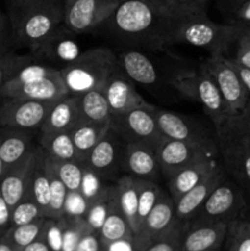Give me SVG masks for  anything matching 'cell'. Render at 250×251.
<instances>
[{"label":"cell","mask_w":250,"mask_h":251,"mask_svg":"<svg viewBox=\"0 0 250 251\" xmlns=\"http://www.w3.org/2000/svg\"><path fill=\"white\" fill-rule=\"evenodd\" d=\"M227 251H250V216L248 213L228 223Z\"/></svg>","instance_id":"36"},{"label":"cell","mask_w":250,"mask_h":251,"mask_svg":"<svg viewBox=\"0 0 250 251\" xmlns=\"http://www.w3.org/2000/svg\"><path fill=\"white\" fill-rule=\"evenodd\" d=\"M80 98L81 119L96 123H110V110L102 90H92L77 95Z\"/></svg>","instance_id":"32"},{"label":"cell","mask_w":250,"mask_h":251,"mask_svg":"<svg viewBox=\"0 0 250 251\" xmlns=\"http://www.w3.org/2000/svg\"><path fill=\"white\" fill-rule=\"evenodd\" d=\"M68 95V87L61 77L60 71L32 82L4 83L0 88V100L26 98L42 102H56Z\"/></svg>","instance_id":"17"},{"label":"cell","mask_w":250,"mask_h":251,"mask_svg":"<svg viewBox=\"0 0 250 251\" xmlns=\"http://www.w3.org/2000/svg\"><path fill=\"white\" fill-rule=\"evenodd\" d=\"M234 47V54L229 58L238 65L250 69V29L243 28L242 34Z\"/></svg>","instance_id":"44"},{"label":"cell","mask_w":250,"mask_h":251,"mask_svg":"<svg viewBox=\"0 0 250 251\" xmlns=\"http://www.w3.org/2000/svg\"><path fill=\"white\" fill-rule=\"evenodd\" d=\"M154 117L162 136L190 142L211 150H218L217 139H212L201 126L178 113L154 108Z\"/></svg>","instance_id":"14"},{"label":"cell","mask_w":250,"mask_h":251,"mask_svg":"<svg viewBox=\"0 0 250 251\" xmlns=\"http://www.w3.org/2000/svg\"><path fill=\"white\" fill-rule=\"evenodd\" d=\"M123 176L145 180L158 181L162 176L156 149L145 144L127 142L122 162Z\"/></svg>","instance_id":"20"},{"label":"cell","mask_w":250,"mask_h":251,"mask_svg":"<svg viewBox=\"0 0 250 251\" xmlns=\"http://www.w3.org/2000/svg\"><path fill=\"white\" fill-rule=\"evenodd\" d=\"M38 145L49 158L56 161H78L70 131L39 134Z\"/></svg>","instance_id":"31"},{"label":"cell","mask_w":250,"mask_h":251,"mask_svg":"<svg viewBox=\"0 0 250 251\" xmlns=\"http://www.w3.org/2000/svg\"><path fill=\"white\" fill-rule=\"evenodd\" d=\"M159 1L174 19H181L189 15L207 12V5L210 0H159Z\"/></svg>","instance_id":"40"},{"label":"cell","mask_w":250,"mask_h":251,"mask_svg":"<svg viewBox=\"0 0 250 251\" xmlns=\"http://www.w3.org/2000/svg\"><path fill=\"white\" fill-rule=\"evenodd\" d=\"M4 82H5V73H4V68H2L1 60H0V88H1V86L4 85Z\"/></svg>","instance_id":"54"},{"label":"cell","mask_w":250,"mask_h":251,"mask_svg":"<svg viewBox=\"0 0 250 251\" xmlns=\"http://www.w3.org/2000/svg\"><path fill=\"white\" fill-rule=\"evenodd\" d=\"M118 66V56L108 48H92L81 53L63 69L61 77L70 95H81L104 88Z\"/></svg>","instance_id":"4"},{"label":"cell","mask_w":250,"mask_h":251,"mask_svg":"<svg viewBox=\"0 0 250 251\" xmlns=\"http://www.w3.org/2000/svg\"><path fill=\"white\" fill-rule=\"evenodd\" d=\"M39 132L0 126V157L4 169L28 156L38 147Z\"/></svg>","instance_id":"23"},{"label":"cell","mask_w":250,"mask_h":251,"mask_svg":"<svg viewBox=\"0 0 250 251\" xmlns=\"http://www.w3.org/2000/svg\"><path fill=\"white\" fill-rule=\"evenodd\" d=\"M243 28L233 22L218 24L205 14L189 15L174 21L172 31V46L188 44L202 48L210 55H227L235 46Z\"/></svg>","instance_id":"2"},{"label":"cell","mask_w":250,"mask_h":251,"mask_svg":"<svg viewBox=\"0 0 250 251\" xmlns=\"http://www.w3.org/2000/svg\"><path fill=\"white\" fill-rule=\"evenodd\" d=\"M234 63V61H233ZM234 66L235 69H237L238 74H239L240 78H242L243 83H244L245 88H247L248 93H249L250 96V69H247V68H243V66L238 65V64L234 63Z\"/></svg>","instance_id":"51"},{"label":"cell","mask_w":250,"mask_h":251,"mask_svg":"<svg viewBox=\"0 0 250 251\" xmlns=\"http://www.w3.org/2000/svg\"><path fill=\"white\" fill-rule=\"evenodd\" d=\"M216 139L223 169L250 199V137L218 131Z\"/></svg>","instance_id":"8"},{"label":"cell","mask_w":250,"mask_h":251,"mask_svg":"<svg viewBox=\"0 0 250 251\" xmlns=\"http://www.w3.org/2000/svg\"><path fill=\"white\" fill-rule=\"evenodd\" d=\"M81 120L80 98L77 95L65 96L53 103L39 134L56 131H70Z\"/></svg>","instance_id":"24"},{"label":"cell","mask_w":250,"mask_h":251,"mask_svg":"<svg viewBox=\"0 0 250 251\" xmlns=\"http://www.w3.org/2000/svg\"><path fill=\"white\" fill-rule=\"evenodd\" d=\"M175 20L159 0H122L107 24L125 43L161 50L172 46Z\"/></svg>","instance_id":"1"},{"label":"cell","mask_w":250,"mask_h":251,"mask_svg":"<svg viewBox=\"0 0 250 251\" xmlns=\"http://www.w3.org/2000/svg\"><path fill=\"white\" fill-rule=\"evenodd\" d=\"M64 19V0H39L21 9H12L10 24L15 46L36 49Z\"/></svg>","instance_id":"3"},{"label":"cell","mask_w":250,"mask_h":251,"mask_svg":"<svg viewBox=\"0 0 250 251\" xmlns=\"http://www.w3.org/2000/svg\"><path fill=\"white\" fill-rule=\"evenodd\" d=\"M225 173V172L223 168L221 171L216 172L212 176L203 179L201 183L194 186L193 189L186 191L183 196H180L174 202L175 203V216L179 222L186 223L188 221L191 220V217L195 215L196 211L205 202L208 195L212 193L215 186L220 183Z\"/></svg>","instance_id":"26"},{"label":"cell","mask_w":250,"mask_h":251,"mask_svg":"<svg viewBox=\"0 0 250 251\" xmlns=\"http://www.w3.org/2000/svg\"><path fill=\"white\" fill-rule=\"evenodd\" d=\"M15 44L14 36H12V28L10 21L0 11V60L5 56L12 53L11 48Z\"/></svg>","instance_id":"45"},{"label":"cell","mask_w":250,"mask_h":251,"mask_svg":"<svg viewBox=\"0 0 250 251\" xmlns=\"http://www.w3.org/2000/svg\"><path fill=\"white\" fill-rule=\"evenodd\" d=\"M247 1H249V0H217V5L223 12L232 17L235 14V11Z\"/></svg>","instance_id":"49"},{"label":"cell","mask_w":250,"mask_h":251,"mask_svg":"<svg viewBox=\"0 0 250 251\" xmlns=\"http://www.w3.org/2000/svg\"><path fill=\"white\" fill-rule=\"evenodd\" d=\"M98 235H100L102 248H107L108 245L122 242V240L132 242V239H134V233H132L131 227H130L129 222L120 210L117 198V190H115L114 196L112 199L104 222H103L100 229L98 230Z\"/></svg>","instance_id":"27"},{"label":"cell","mask_w":250,"mask_h":251,"mask_svg":"<svg viewBox=\"0 0 250 251\" xmlns=\"http://www.w3.org/2000/svg\"><path fill=\"white\" fill-rule=\"evenodd\" d=\"M43 217L47 216L41 206L31 195H26L11 208V227L27 225Z\"/></svg>","instance_id":"39"},{"label":"cell","mask_w":250,"mask_h":251,"mask_svg":"<svg viewBox=\"0 0 250 251\" xmlns=\"http://www.w3.org/2000/svg\"><path fill=\"white\" fill-rule=\"evenodd\" d=\"M37 1L39 0H12V4H14L12 9H21V7H26Z\"/></svg>","instance_id":"52"},{"label":"cell","mask_w":250,"mask_h":251,"mask_svg":"<svg viewBox=\"0 0 250 251\" xmlns=\"http://www.w3.org/2000/svg\"><path fill=\"white\" fill-rule=\"evenodd\" d=\"M100 251H107V250H105V249H103V248H102V249H100Z\"/></svg>","instance_id":"56"},{"label":"cell","mask_w":250,"mask_h":251,"mask_svg":"<svg viewBox=\"0 0 250 251\" xmlns=\"http://www.w3.org/2000/svg\"><path fill=\"white\" fill-rule=\"evenodd\" d=\"M122 0H64L63 25L76 34L93 31L108 21Z\"/></svg>","instance_id":"9"},{"label":"cell","mask_w":250,"mask_h":251,"mask_svg":"<svg viewBox=\"0 0 250 251\" xmlns=\"http://www.w3.org/2000/svg\"><path fill=\"white\" fill-rule=\"evenodd\" d=\"M102 249L98 232L91 230L82 237L74 251H100Z\"/></svg>","instance_id":"46"},{"label":"cell","mask_w":250,"mask_h":251,"mask_svg":"<svg viewBox=\"0 0 250 251\" xmlns=\"http://www.w3.org/2000/svg\"><path fill=\"white\" fill-rule=\"evenodd\" d=\"M163 189L156 183V181L145 180V179H140L139 181V208H137V226H139V232L141 230L142 225H144L145 220H146L147 215L152 207L156 203L157 199L159 198ZM136 234V235H137ZM135 235V237H136ZM134 237V238H135Z\"/></svg>","instance_id":"37"},{"label":"cell","mask_w":250,"mask_h":251,"mask_svg":"<svg viewBox=\"0 0 250 251\" xmlns=\"http://www.w3.org/2000/svg\"><path fill=\"white\" fill-rule=\"evenodd\" d=\"M183 227L184 223H179L168 234L152 242L141 251H180V238Z\"/></svg>","instance_id":"41"},{"label":"cell","mask_w":250,"mask_h":251,"mask_svg":"<svg viewBox=\"0 0 250 251\" xmlns=\"http://www.w3.org/2000/svg\"><path fill=\"white\" fill-rule=\"evenodd\" d=\"M47 220L48 218L43 217L27 225L10 227V229L1 238L15 251H22L27 245L41 237Z\"/></svg>","instance_id":"34"},{"label":"cell","mask_w":250,"mask_h":251,"mask_svg":"<svg viewBox=\"0 0 250 251\" xmlns=\"http://www.w3.org/2000/svg\"><path fill=\"white\" fill-rule=\"evenodd\" d=\"M247 211L248 201L245 193L227 173H225L220 183L188 222L229 223L245 215Z\"/></svg>","instance_id":"6"},{"label":"cell","mask_w":250,"mask_h":251,"mask_svg":"<svg viewBox=\"0 0 250 251\" xmlns=\"http://www.w3.org/2000/svg\"><path fill=\"white\" fill-rule=\"evenodd\" d=\"M154 108L152 104L112 117L110 129L114 130L126 144H145L156 149L163 136L157 125Z\"/></svg>","instance_id":"10"},{"label":"cell","mask_w":250,"mask_h":251,"mask_svg":"<svg viewBox=\"0 0 250 251\" xmlns=\"http://www.w3.org/2000/svg\"><path fill=\"white\" fill-rule=\"evenodd\" d=\"M2 173H4V164H2V161H1V157H0V180H1V176H2Z\"/></svg>","instance_id":"55"},{"label":"cell","mask_w":250,"mask_h":251,"mask_svg":"<svg viewBox=\"0 0 250 251\" xmlns=\"http://www.w3.org/2000/svg\"><path fill=\"white\" fill-rule=\"evenodd\" d=\"M63 229L64 218H61V220L48 218L47 220L42 235L47 240L51 251H61V248H63Z\"/></svg>","instance_id":"43"},{"label":"cell","mask_w":250,"mask_h":251,"mask_svg":"<svg viewBox=\"0 0 250 251\" xmlns=\"http://www.w3.org/2000/svg\"><path fill=\"white\" fill-rule=\"evenodd\" d=\"M11 227V207L7 205L0 191V238Z\"/></svg>","instance_id":"47"},{"label":"cell","mask_w":250,"mask_h":251,"mask_svg":"<svg viewBox=\"0 0 250 251\" xmlns=\"http://www.w3.org/2000/svg\"><path fill=\"white\" fill-rule=\"evenodd\" d=\"M126 142L109 129L100 142L91 150L85 161L86 168L102 181L115 183L122 173V162Z\"/></svg>","instance_id":"11"},{"label":"cell","mask_w":250,"mask_h":251,"mask_svg":"<svg viewBox=\"0 0 250 251\" xmlns=\"http://www.w3.org/2000/svg\"><path fill=\"white\" fill-rule=\"evenodd\" d=\"M206 152H218V150L206 149L190 142L162 137L156 147L157 158L161 167L162 176L166 180L175 176L179 171L190 164L200 154Z\"/></svg>","instance_id":"18"},{"label":"cell","mask_w":250,"mask_h":251,"mask_svg":"<svg viewBox=\"0 0 250 251\" xmlns=\"http://www.w3.org/2000/svg\"><path fill=\"white\" fill-rule=\"evenodd\" d=\"M44 158H46L47 172H48L49 179H50V200H49L48 218L61 220L65 216L66 200H68L69 191L66 186L64 185L63 181H61V179L59 178L50 159L46 154H44Z\"/></svg>","instance_id":"33"},{"label":"cell","mask_w":250,"mask_h":251,"mask_svg":"<svg viewBox=\"0 0 250 251\" xmlns=\"http://www.w3.org/2000/svg\"><path fill=\"white\" fill-rule=\"evenodd\" d=\"M212 251H218V250H212Z\"/></svg>","instance_id":"57"},{"label":"cell","mask_w":250,"mask_h":251,"mask_svg":"<svg viewBox=\"0 0 250 251\" xmlns=\"http://www.w3.org/2000/svg\"><path fill=\"white\" fill-rule=\"evenodd\" d=\"M217 154H220V152H206L200 154L190 164L184 167L175 176L167 180L168 193L174 202L203 179L223 168L222 163L218 161Z\"/></svg>","instance_id":"19"},{"label":"cell","mask_w":250,"mask_h":251,"mask_svg":"<svg viewBox=\"0 0 250 251\" xmlns=\"http://www.w3.org/2000/svg\"><path fill=\"white\" fill-rule=\"evenodd\" d=\"M22 251H51V249L48 243H47V240L44 239L43 235L41 234L38 239H36L33 243L27 245Z\"/></svg>","instance_id":"50"},{"label":"cell","mask_w":250,"mask_h":251,"mask_svg":"<svg viewBox=\"0 0 250 251\" xmlns=\"http://www.w3.org/2000/svg\"><path fill=\"white\" fill-rule=\"evenodd\" d=\"M28 195H31L36 200V202L41 206L48 218L49 200H50V179H49V174L47 172L44 153L39 145L37 149L36 161H34L33 172L31 176Z\"/></svg>","instance_id":"30"},{"label":"cell","mask_w":250,"mask_h":251,"mask_svg":"<svg viewBox=\"0 0 250 251\" xmlns=\"http://www.w3.org/2000/svg\"><path fill=\"white\" fill-rule=\"evenodd\" d=\"M175 216V203L169 193L162 191L156 203L147 215L141 230L132 239L134 251H141L154 240L164 237L179 225Z\"/></svg>","instance_id":"13"},{"label":"cell","mask_w":250,"mask_h":251,"mask_svg":"<svg viewBox=\"0 0 250 251\" xmlns=\"http://www.w3.org/2000/svg\"><path fill=\"white\" fill-rule=\"evenodd\" d=\"M218 131H230L250 137V98L244 109L238 113L237 115L230 117L225 122V124L216 132Z\"/></svg>","instance_id":"42"},{"label":"cell","mask_w":250,"mask_h":251,"mask_svg":"<svg viewBox=\"0 0 250 251\" xmlns=\"http://www.w3.org/2000/svg\"><path fill=\"white\" fill-rule=\"evenodd\" d=\"M0 251H15V250L12 249V248L10 247V245L7 244L2 238H0Z\"/></svg>","instance_id":"53"},{"label":"cell","mask_w":250,"mask_h":251,"mask_svg":"<svg viewBox=\"0 0 250 251\" xmlns=\"http://www.w3.org/2000/svg\"><path fill=\"white\" fill-rule=\"evenodd\" d=\"M37 149L24 159L4 169L0 180V191L11 208L25 196L28 195Z\"/></svg>","instance_id":"22"},{"label":"cell","mask_w":250,"mask_h":251,"mask_svg":"<svg viewBox=\"0 0 250 251\" xmlns=\"http://www.w3.org/2000/svg\"><path fill=\"white\" fill-rule=\"evenodd\" d=\"M169 82L184 98L200 103L212 122L215 131L220 130L230 118L217 85L201 65L199 70L176 71Z\"/></svg>","instance_id":"5"},{"label":"cell","mask_w":250,"mask_h":251,"mask_svg":"<svg viewBox=\"0 0 250 251\" xmlns=\"http://www.w3.org/2000/svg\"><path fill=\"white\" fill-rule=\"evenodd\" d=\"M49 159L53 163L59 178L61 179L64 185L66 186L69 193L81 194L83 176H85L86 171L85 164L80 161H56V159L53 158Z\"/></svg>","instance_id":"35"},{"label":"cell","mask_w":250,"mask_h":251,"mask_svg":"<svg viewBox=\"0 0 250 251\" xmlns=\"http://www.w3.org/2000/svg\"><path fill=\"white\" fill-rule=\"evenodd\" d=\"M93 230L90 227L85 217L74 216V217H64L63 229V248L61 251H74L77 247L78 242L85 234Z\"/></svg>","instance_id":"38"},{"label":"cell","mask_w":250,"mask_h":251,"mask_svg":"<svg viewBox=\"0 0 250 251\" xmlns=\"http://www.w3.org/2000/svg\"><path fill=\"white\" fill-rule=\"evenodd\" d=\"M120 69L134 81L144 86H154L159 81L158 69L152 59L136 49L125 50L118 55Z\"/></svg>","instance_id":"25"},{"label":"cell","mask_w":250,"mask_h":251,"mask_svg":"<svg viewBox=\"0 0 250 251\" xmlns=\"http://www.w3.org/2000/svg\"><path fill=\"white\" fill-rule=\"evenodd\" d=\"M210 74L220 90L229 117L237 115L247 105L250 96L235 69L232 59L227 55H210L201 64Z\"/></svg>","instance_id":"7"},{"label":"cell","mask_w":250,"mask_h":251,"mask_svg":"<svg viewBox=\"0 0 250 251\" xmlns=\"http://www.w3.org/2000/svg\"><path fill=\"white\" fill-rule=\"evenodd\" d=\"M228 223H184L180 238V251H212L223 245Z\"/></svg>","instance_id":"21"},{"label":"cell","mask_w":250,"mask_h":251,"mask_svg":"<svg viewBox=\"0 0 250 251\" xmlns=\"http://www.w3.org/2000/svg\"><path fill=\"white\" fill-rule=\"evenodd\" d=\"M53 103L26 98H1L0 126L39 132Z\"/></svg>","instance_id":"12"},{"label":"cell","mask_w":250,"mask_h":251,"mask_svg":"<svg viewBox=\"0 0 250 251\" xmlns=\"http://www.w3.org/2000/svg\"><path fill=\"white\" fill-rule=\"evenodd\" d=\"M229 22L238 25L242 28L250 29V0L235 11V14L230 17Z\"/></svg>","instance_id":"48"},{"label":"cell","mask_w":250,"mask_h":251,"mask_svg":"<svg viewBox=\"0 0 250 251\" xmlns=\"http://www.w3.org/2000/svg\"><path fill=\"white\" fill-rule=\"evenodd\" d=\"M139 181L140 179L130 176H122L114 183L120 210L131 227L134 237L139 232L137 208H139Z\"/></svg>","instance_id":"29"},{"label":"cell","mask_w":250,"mask_h":251,"mask_svg":"<svg viewBox=\"0 0 250 251\" xmlns=\"http://www.w3.org/2000/svg\"><path fill=\"white\" fill-rule=\"evenodd\" d=\"M109 129L110 123H96L81 119L70 130V136L78 161L85 164L91 150L102 140Z\"/></svg>","instance_id":"28"},{"label":"cell","mask_w":250,"mask_h":251,"mask_svg":"<svg viewBox=\"0 0 250 251\" xmlns=\"http://www.w3.org/2000/svg\"><path fill=\"white\" fill-rule=\"evenodd\" d=\"M75 37L76 34L71 33L61 24L46 41L29 53L36 60L60 70L81 54Z\"/></svg>","instance_id":"15"},{"label":"cell","mask_w":250,"mask_h":251,"mask_svg":"<svg viewBox=\"0 0 250 251\" xmlns=\"http://www.w3.org/2000/svg\"><path fill=\"white\" fill-rule=\"evenodd\" d=\"M103 93L109 105L112 117L136 109V108L152 105L137 92L135 82L120 69L119 64L108 78L103 88Z\"/></svg>","instance_id":"16"}]
</instances>
